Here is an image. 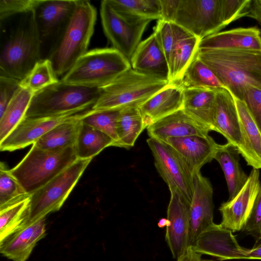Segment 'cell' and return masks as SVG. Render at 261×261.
I'll return each mask as SVG.
<instances>
[{
    "mask_svg": "<svg viewBox=\"0 0 261 261\" xmlns=\"http://www.w3.org/2000/svg\"><path fill=\"white\" fill-rule=\"evenodd\" d=\"M82 113L71 111L59 115L24 118L1 142L2 151H12L33 144L40 137L59 124Z\"/></svg>",
    "mask_w": 261,
    "mask_h": 261,
    "instance_id": "9a60e30c",
    "label": "cell"
},
{
    "mask_svg": "<svg viewBox=\"0 0 261 261\" xmlns=\"http://www.w3.org/2000/svg\"><path fill=\"white\" fill-rule=\"evenodd\" d=\"M233 97L244 140L242 157L252 168L261 169V131L245 102Z\"/></svg>",
    "mask_w": 261,
    "mask_h": 261,
    "instance_id": "4316f807",
    "label": "cell"
},
{
    "mask_svg": "<svg viewBox=\"0 0 261 261\" xmlns=\"http://www.w3.org/2000/svg\"><path fill=\"white\" fill-rule=\"evenodd\" d=\"M247 17L255 19L261 26V0H252Z\"/></svg>",
    "mask_w": 261,
    "mask_h": 261,
    "instance_id": "bcb514c9",
    "label": "cell"
},
{
    "mask_svg": "<svg viewBox=\"0 0 261 261\" xmlns=\"http://www.w3.org/2000/svg\"><path fill=\"white\" fill-rule=\"evenodd\" d=\"M146 142L153 156L155 167L169 189L177 191L191 203L193 175L188 166L166 142L150 137Z\"/></svg>",
    "mask_w": 261,
    "mask_h": 261,
    "instance_id": "8fae6325",
    "label": "cell"
},
{
    "mask_svg": "<svg viewBox=\"0 0 261 261\" xmlns=\"http://www.w3.org/2000/svg\"><path fill=\"white\" fill-rule=\"evenodd\" d=\"M153 33L168 61L176 41L175 23L158 20Z\"/></svg>",
    "mask_w": 261,
    "mask_h": 261,
    "instance_id": "f35d334b",
    "label": "cell"
},
{
    "mask_svg": "<svg viewBox=\"0 0 261 261\" xmlns=\"http://www.w3.org/2000/svg\"><path fill=\"white\" fill-rule=\"evenodd\" d=\"M201 255L195 252L191 247H189L187 251L176 259V261H201Z\"/></svg>",
    "mask_w": 261,
    "mask_h": 261,
    "instance_id": "7dc6e473",
    "label": "cell"
},
{
    "mask_svg": "<svg viewBox=\"0 0 261 261\" xmlns=\"http://www.w3.org/2000/svg\"><path fill=\"white\" fill-rule=\"evenodd\" d=\"M173 22L201 40L226 27L221 0H179Z\"/></svg>",
    "mask_w": 261,
    "mask_h": 261,
    "instance_id": "30bf717a",
    "label": "cell"
},
{
    "mask_svg": "<svg viewBox=\"0 0 261 261\" xmlns=\"http://www.w3.org/2000/svg\"><path fill=\"white\" fill-rule=\"evenodd\" d=\"M167 208L165 240L172 257L177 259L185 253L189 245L191 202L175 190L170 189Z\"/></svg>",
    "mask_w": 261,
    "mask_h": 261,
    "instance_id": "5bb4252c",
    "label": "cell"
},
{
    "mask_svg": "<svg viewBox=\"0 0 261 261\" xmlns=\"http://www.w3.org/2000/svg\"><path fill=\"white\" fill-rule=\"evenodd\" d=\"M242 231L257 241L261 240V182L251 215Z\"/></svg>",
    "mask_w": 261,
    "mask_h": 261,
    "instance_id": "7bdbcfd3",
    "label": "cell"
},
{
    "mask_svg": "<svg viewBox=\"0 0 261 261\" xmlns=\"http://www.w3.org/2000/svg\"><path fill=\"white\" fill-rule=\"evenodd\" d=\"M77 159L74 146L41 149L32 144L28 153L10 172L26 193L31 194Z\"/></svg>",
    "mask_w": 261,
    "mask_h": 261,
    "instance_id": "277c9868",
    "label": "cell"
},
{
    "mask_svg": "<svg viewBox=\"0 0 261 261\" xmlns=\"http://www.w3.org/2000/svg\"><path fill=\"white\" fill-rule=\"evenodd\" d=\"M34 93L20 87L0 116V142L24 118Z\"/></svg>",
    "mask_w": 261,
    "mask_h": 261,
    "instance_id": "1f68e13d",
    "label": "cell"
},
{
    "mask_svg": "<svg viewBox=\"0 0 261 261\" xmlns=\"http://www.w3.org/2000/svg\"><path fill=\"white\" fill-rule=\"evenodd\" d=\"M216 91L205 88L184 90L182 109L210 131H215L214 115Z\"/></svg>",
    "mask_w": 261,
    "mask_h": 261,
    "instance_id": "484cf974",
    "label": "cell"
},
{
    "mask_svg": "<svg viewBox=\"0 0 261 261\" xmlns=\"http://www.w3.org/2000/svg\"><path fill=\"white\" fill-rule=\"evenodd\" d=\"M178 83L184 89L205 88L217 90L224 88L212 70L197 54Z\"/></svg>",
    "mask_w": 261,
    "mask_h": 261,
    "instance_id": "d6a6232c",
    "label": "cell"
},
{
    "mask_svg": "<svg viewBox=\"0 0 261 261\" xmlns=\"http://www.w3.org/2000/svg\"><path fill=\"white\" fill-rule=\"evenodd\" d=\"M214 126L215 132L223 135L243 156L244 140L234 99L225 88L216 91Z\"/></svg>",
    "mask_w": 261,
    "mask_h": 261,
    "instance_id": "ac0fdd59",
    "label": "cell"
},
{
    "mask_svg": "<svg viewBox=\"0 0 261 261\" xmlns=\"http://www.w3.org/2000/svg\"><path fill=\"white\" fill-rule=\"evenodd\" d=\"M31 194L26 193L2 162L0 164V210L22 200Z\"/></svg>",
    "mask_w": 261,
    "mask_h": 261,
    "instance_id": "74e56055",
    "label": "cell"
},
{
    "mask_svg": "<svg viewBox=\"0 0 261 261\" xmlns=\"http://www.w3.org/2000/svg\"><path fill=\"white\" fill-rule=\"evenodd\" d=\"M114 144V140L109 136L81 121L74 148L77 159H92Z\"/></svg>",
    "mask_w": 261,
    "mask_h": 261,
    "instance_id": "f1b7e54d",
    "label": "cell"
},
{
    "mask_svg": "<svg viewBox=\"0 0 261 261\" xmlns=\"http://www.w3.org/2000/svg\"><path fill=\"white\" fill-rule=\"evenodd\" d=\"M41 0H0V21L34 10Z\"/></svg>",
    "mask_w": 261,
    "mask_h": 261,
    "instance_id": "ab89813d",
    "label": "cell"
},
{
    "mask_svg": "<svg viewBox=\"0 0 261 261\" xmlns=\"http://www.w3.org/2000/svg\"><path fill=\"white\" fill-rule=\"evenodd\" d=\"M20 82L11 77L0 76V116L20 88Z\"/></svg>",
    "mask_w": 261,
    "mask_h": 261,
    "instance_id": "ee69618b",
    "label": "cell"
},
{
    "mask_svg": "<svg viewBox=\"0 0 261 261\" xmlns=\"http://www.w3.org/2000/svg\"><path fill=\"white\" fill-rule=\"evenodd\" d=\"M169 221L167 218H161L159 220L158 225L160 228H163L169 225Z\"/></svg>",
    "mask_w": 261,
    "mask_h": 261,
    "instance_id": "681fc988",
    "label": "cell"
},
{
    "mask_svg": "<svg viewBox=\"0 0 261 261\" xmlns=\"http://www.w3.org/2000/svg\"><path fill=\"white\" fill-rule=\"evenodd\" d=\"M161 20L173 22L178 8L179 0H160Z\"/></svg>",
    "mask_w": 261,
    "mask_h": 261,
    "instance_id": "f6af8a7d",
    "label": "cell"
},
{
    "mask_svg": "<svg viewBox=\"0 0 261 261\" xmlns=\"http://www.w3.org/2000/svg\"><path fill=\"white\" fill-rule=\"evenodd\" d=\"M120 111V110L91 109L84 113L81 120L109 136L114 141L113 146L117 147L118 141L117 120Z\"/></svg>",
    "mask_w": 261,
    "mask_h": 261,
    "instance_id": "8d00e7d4",
    "label": "cell"
},
{
    "mask_svg": "<svg viewBox=\"0 0 261 261\" xmlns=\"http://www.w3.org/2000/svg\"><path fill=\"white\" fill-rule=\"evenodd\" d=\"M197 56L237 98L249 86L261 88V50L199 49Z\"/></svg>",
    "mask_w": 261,
    "mask_h": 261,
    "instance_id": "6da1fadb",
    "label": "cell"
},
{
    "mask_svg": "<svg viewBox=\"0 0 261 261\" xmlns=\"http://www.w3.org/2000/svg\"><path fill=\"white\" fill-rule=\"evenodd\" d=\"M130 63L132 68L139 72L169 82L168 61L154 33L141 41Z\"/></svg>",
    "mask_w": 261,
    "mask_h": 261,
    "instance_id": "ffe728a7",
    "label": "cell"
},
{
    "mask_svg": "<svg viewBox=\"0 0 261 261\" xmlns=\"http://www.w3.org/2000/svg\"><path fill=\"white\" fill-rule=\"evenodd\" d=\"M175 28L176 41L168 61L169 83H178L180 81L196 56L201 41L176 23Z\"/></svg>",
    "mask_w": 261,
    "mask_h": 261,
    "instance_id": "d4e9b609",
    "label": "cell"
},
{
    "mask_svg": "<svg viewBox=\"0 0 261 261\" xmlns=\"http://www.w3.org/2000/svg\"><path fill=\"white\" fill-rule=\"evenodd\" d=\"M232 232L214 223L200 235L191 247L201 255H211L221 261L247 259L248 249L240 246Z\"/></svg>",
    "mask_w": 261,
    "mask_h": 261,
    "instance_id": "e0dca14e",
    "label": "cell"
},
{
    "mask_svg": "<svg viewBox=\"0 0 261 261\" xmlns=\"http://www.w3.org/2000/svg\"><path fill=\"white\" fill-rule=\"evenodd\" d=\"M85 112L56 125L33 144L41 149L74 146L81 123V119Z\"/></svg>",
    "mask_w": 261,
    "mask_h": 261,
    "instance_id": "f546056e",
    "label": "cell"
},
{
    "mask_svg": "<svg viewBox=\"0 0 261 261\" xmlns=\"http://www.w3.org/2000/svg\"><path fill=\"white\" fill-rule=\"evenodd\" d=\"M201 261H215V260H211V259H203V260L201 259Z\"/></svg>",
    "mask_w": 261,
    "mask_h": 261,
    "instance_id": "f907efd6",
    "label": "cell"
},
{
    "mask_svg": "<svg viewBox=\"0 0 261 261\" xmlns=\"http://www.w3.org/2000/svg\"><path fill=\"white\" fill-rule=\"evenodd\" d=\"M260 187L259 170L252 168L246 182L237 195L221 204L220 225L232 232L242 230L251 215Z\"/></svg>",
    "mask_w": 261,
    "mask_h": 261,
    "instance_id": "4fadbf2b",
    "label": "cell"
},
{
    "mask_svg": "<svg viewBox=\"0 0 261 261\" xmlns=\"http://www.w3.org/2000/svg\"><path fill=\"white\" fill-rule=\"evenodd\" d=\"M169 83L131 67L111 83L99 88L98 97L91 109L121 110L139 107Z\"/></svg>",
    "mask_w": 261,
    "mask_h": 261,
    "instance_id": "5b68a950",
    "label": "cell"
},
{
    "mask_svg": "<svg viewBox=\"0 0 261 261\" xmlns=\"http://www.w3.org/2000/svg\"><path fill=\"white\" fill-rule=\"evenodd\" d=\"M193 195L190 207V247L213 223V189L208 178L200 172L193 175Z\"/></svg>",
    "mask_w": 261,
    "mask_h": 261,
    "instance_id": "2e32d148",
    "label": "cell"
},
{
    "mask_svg": "<svg viewBox=\"0 0 261 261\" xmlns=\"http://www.w3.org/2000/svg\"><path fill=\"white\" fill-rule=\"evenodd\" d=\"M164 142L175 149L193 175L214 159L219 146L210 135L169 138Z\"/></svg>",
    "mask_w": 261,
    "mask_h": 261,
    "instance_id": "d6986e66",
    "label": "cell"
},
{
    "mask_svg": "<svg viewBox=\"0 0 261 261\" xmlns=\"http://www.w3.org/2000/svg\"><path fill=\"white\" fill-rule=\"evenodd\" d=\"M184 90L178 83H169L139 107L146 128L158 120L182 109Z\"/></svg>",
    "mask_w": 261,
    "mask_h": 261,
    "instance_id": "603a6c76",
    "label": "cell"
},
{
    "mask_svg": "<svg viewBox=\"0 0 261 261\" xmlns=\"http://www.w3.org/2000/svg\"><path fill=\"white\" fill-rule=\"evenodd\" d=\"M150 138L165 141L169 138L209 135L204 125L188 114L183 109L167 116L147 127Z\"/></svg>",
    "mask_w": 261,
    "mask_h": 261,
    "instance_id": "7402d4cb",
    "label": "cell"
},
{
    "mask_svg": "<svg viewBox=\"0 0 261 261\" xmlns=\"http://www.w3.org/2000/svg\"><path fill=\"white\" fill-rule=\"evenodd\" d=\"M96 16V9L89 1L79 0L63 33L47 58L57 77L65 74L87 52Z\"/></svg>",
    "mask_w": 261,
    "mask_h": 261,
    "instance_id": "3957f363",
    "label": "cell"
},
{
    "mask_svg": "<svg viewBox=\"0 0 261 261\" xmlns=\"http://www.w3.org/2000/svg\"><path fill=\"white\" fill-rule=\"evenodd\" d=\"M146 128L139 107H129L120 110L117 120L118 141L117 147L129 149Z\"/></svg>",
    "mask_w": 261,
    "mask_h": 261,
    "instance_id": "4dcf8cb0",
    "label": "cell"
},
{
    "mask_svg": "<svg viewBox=\"0 0 261 261\" xmlns=\"http://www.w3.org/2000/svg\"><path fill=\"white\" fill-rule=\"evenodd\" d=\"M92 159H77L66 169L31 194L25 225L59 211L90 163ZM24 225V226H25Z\"/></svg>",
    "mask_w": 261,
    "mask_h": 261,
    "instance_id": "ba28073f",
    "label": "cell"
},
{
    "mask_svg": "<svg viewBox=\"0 0 261 261\" xmlns=\"http://www.w3.org/2000/svg\"><path fill=\"white\" fill-rule=\"evenodd\" d=\"M46 234L45 218L15 230L0 241V252L12 261H26Z\"/></svg>",
    "mask_w": 261,
    "mask_h": 261,
    "instance_id": "44dd1931",
    "label": "cell"
},
{
    "mask_svg": "<svg viewBox=\"0 0 261 261\" xmlns=\"http://www.w3.org/2000/svg\"><path fill=\"white\" fill-rule=\"evenodd\" d=\"M252 0H221L222 14L226 26L247 16Z\"/></svg>",
    "mask_w": 261,
    "mask_h": 261,
    "instance_id": "60d3db41",
    "label": "cell"
},
{
    "mask_svg": "<svg viewBox=\"0 0 261 261\" xmlns=\"http://www.w3.org/2000/svg\"><path fill=\"white\" fill-rule=\"evenodd\" d=\"M243 101L261 131V88L252 86L247 87Z\"/></svg>",
    "mask_w": 261,
    "mask_h": 261,
    "instance_id": "b9f144b4",
    "label": "cell"
},
{
    "mask_svg": "<svg viewBox=\"0 0 261 261\" xmlns=\"http://www.w3.org/2000/svg\"><path fill=\"white\" fill-rule=\"evenodd\" d=\"M99 88L66 84L61 80L35 93L24 118H35L78 111L92 108Z\"/></svg>",
    "mask_w": 261,
    "mask_h": 261,
    "instance_id": "52a82bcc",
    "label": "cell"
},
{
    "mask_svg": "<svg viewBox=\"0 0 261 261\" xmlns=\"http://www.w3.org/2000/svg\"><path fill=\"white\" fill-rule=\"evenodd\" d=\"M100 15L105 34L113 48L130 62L151 20L121 15L114 11L106 0L101 2Z\"/></svg>",
    "mask_w": 261,
    "mask_h": 261,
    "instance_id": "9c48e42d",
    "label": "cell"
},
{
    "mask_svg": "<svg viewBox=\"0 0 261 261\" xmlns=\"http://www.w3.org/2000/svg\"><path fill=\"white\" fill-rule=\"evenodd\" d=\"M79 0H41L34 10L42 59L49 55L63 33Z\"/></svg>",
    "mask_w": 261,
    "mask_h": 261,
    "instance_id": "7c38bea8",
    "label": "cell"
},
{
    "mask_svg": "<svg viewBox=\"0 0 261 261\" xmlns=\"http://www.w3.org/2000/svg\"><path fill=\"white\" fill-rule=\"evenodd\" d=\"M247 259L261 260V243L251 249H248Z\"/></svg>",
    "mask_w": 261,
    "mask_h": 261,
    "instance_id": "c3c4849f",
    "label": "cell"
},
{
    "mask_svg": "<svg viewBox=\"0 0 261 261\" xmlns=\"http://www.w3.org/2000/svg\"><path fill=\"white\" fill-rule=\"evenodd\" d=\"M15 17L1 44L0 76L21 81L42 60L41 46L34 10Z\"/></svg>",
    "mask_w": 261,
    "mask_h": 261,
    "instance_id": "7a4b0ae2",
    "label": "cell"
},
{
    "mask_svg": "<svg viewBox=\"0 0 261 261\" xmlns=\"http://www.w3.org/2000/svg\"><path fill=\"white\" fill-rule=\"evenodd\" d=\"M117 13L128 17L152 20L161 18L160 0H106Z\"/></svg>",
    "mask_w": 261,
    "mask_h": 261,
    "instance_id": "836d02e7",
    "label": "cell"
},
{
    "mask_svg": "<svg viewBox=\"0 0 261 261\" xmlns=\"http://www.w3.org/2000/svg\"><path fill=\"white\" fill-rule=\"evenodd\" d=\"M59 81L49 59L38 62L29 74L20 82V87L33 93Z\"/></svg>",
    "mask_w": 261,
    "mask_h": 261,
    "instance_id": "d590c367",
    "label": "cell"
},
{
    "mask_svg": "<svg viewBox=\"0 0 261 261\" xmlns=\"http://www.w3.org/2000/svg\"><path fill=\"white\" fill-rule=\"evenodd\" d=\"M30 196L0 210V241L25 225Z\"/></svg>",
    "mask_w": 261,
    "mask_h": 261,
    "instance_id": "e575fe53",
    "label": "cell"
},
{
    "mask_svg": "<svg viewBox=\"0 0 261 261\" xmlns=\"http://www.w3.org/2000/svg\"><path fill=\"white\" fill-rule=\"evenodd\" d=\"M261 50V32L255 27L220 32L202 39L199 49Z\"/></svg>",
    "mask_w": 261,
    "mask_h": 261,
    "instance_id": "cb8c5ba5",
    "label": "cell"
},
{
    "mask_svg": "<svg viewBox=\"0 0 261 261\" xmlns=\"http://www.w3.org/2000/svg\"><path fill=\"white\" fill-rule=\"evenodd\" d=\"M130 68L128 60L115 48H95L82 56L61 80L68 84L100 88Z\"/></svg>",
    "mask_w": 261,
    "mask_h": 261,
    "instance_id": "8992f818",
    "label": "cell"
},
{
    "mask_svg": "<svg viewBox=\"0 0 261 261\" xmlns=\"http://www.w3.org/2000/svg\"><path fill=\"white\" fill-rule=\"evenodd\" d=\"M239 154L238 150L227 142L219 144L214 158L223 172L229 193L228 200L237 195L248 178L240 164Z\"/></svg>",
    "mask_w": 261,
    "mask_h": 261,
    "instance_id": "83f0119b",
    "label": "cell"
}]
</instances>
